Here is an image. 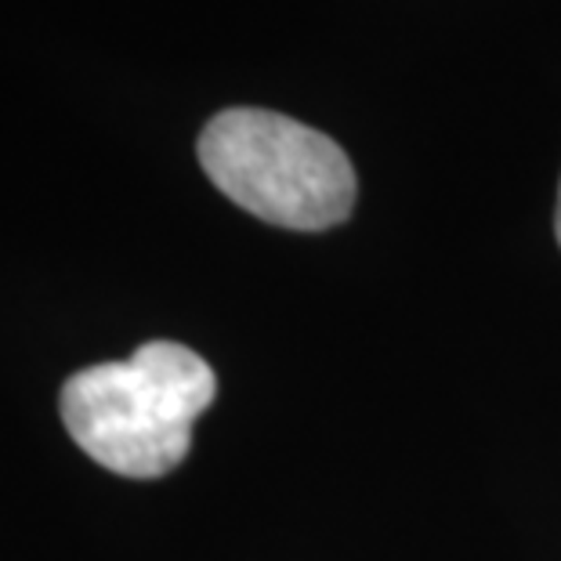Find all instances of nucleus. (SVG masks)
<instances>
[{"label": "nucleus", "mask_w": 561, "mask_h": 561, "mask_svg": "<svg viewBox=\"0 0 561 561\" xmlns=\"http://www.w3.org/2000/svg\"><path fill=\"white\" fill-rule=\"evenodd\" d=\"M218 377L193 348L149 341L124 363L80 369L62 388V421L94 463L124 479H163L188 457L193 424Z\"/></svg>", "instance_id": "obj_1"}, {"label": "nucleus", "mask_w": 561, "mask_h": 561, "mask_svg": "<svg viewBox=\"0 0 561 561\" xmlns=\"http://www.w3.org/2000/svg\"><path fill=\"white\" fill-rule=\"evenodd\" d=\"M196 152L236 207L279 229L322 232L355 207V171L344 149L283 113L225 110L203 127Z\"/></svg>", "instance_id": "obj_2"}, {"label": "nucleus", "mask_w": 561, "mask_h": 561, "mask_svg": "<svg viewBox=\"0 0 561 561\" xmlns=\"http://www.w3.org/2000/svg\"><path fill=\"white\" fill-rule=\"evenodd\" d=\"M554 232H558V243H561V193H558V218H554Z\"/></svg>", "instance_id": "obj_3"}]
</instances>
